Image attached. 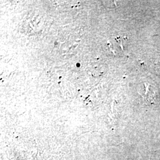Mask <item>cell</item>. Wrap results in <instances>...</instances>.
I'll use <instances>...</instances> for the list:
<instances>
[{"label": "cell", "mask_w": 160, "mask_h": 160, "mask_svg": "<svg viewBox=\"0 0 160 160\" xmlns=\"http://www.w3.org/2000/svg\"><path fill=\"white\" fill-rule=\"evenodd\" d=\"M157 97V92L154 87L151 84L145 83V96H143V98L147 102H153Z\"/></svg>", "instance_id": "cell-1"}]
</instances>
